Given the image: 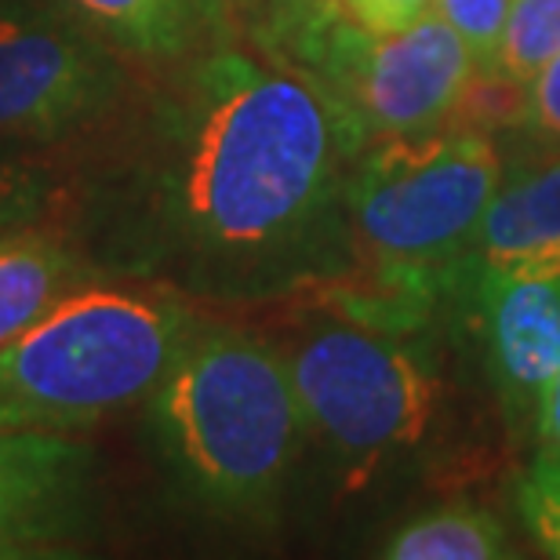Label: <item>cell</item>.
Masks as SVG:
<instances>
[{
	"label": "cell",
	"instance_id": "cell-9",
	"mask_svg": "<svg viewBox=\"0 0 560 560\" xmlns=\"http://www.w3.org/2000/svg\"><path fill=\"white\" fill-rule=\"evenodd\" d=\"M488 372L513 425H532L560 372V277L477 270Z\"/></svg>",
	"mask_w": 560,
	"mask_h": 560
},
{
	"label": "cell",
	"instance_id": "cell-15",
	"mask_svg": "<svg viewBox=\"0 0 560 560\" xmlns=\"http://www.w3.org/2000/svg\"><path fill=\"white\" fill-rule=\"evenodd\" d=\"M62 197H66L62 167L40 164L37 156L0 161V233L55 215L62 208Z\"/></svg>",
	"mask_w": 560,
	"mask_h": 560
},
{
	"label": "cell",
	"instance_id": "cell-1",
	"mask_svg": "<svg viewBox=\"0 0 560 560\" xmlns=\"http://www.w3.org/2000/svg\"><path fill=\"white\" fill-rule=\"evenodd\" d=\"M59 219L109 277L197 302H273L353 270L331 103L280 55L200 44L92 131Z\"/></svg>",
	"mask_w": 560,
	"mask_h": 560
},
{
	"label": "cell",
	"instance_id": "cell-17",
	"mask_svg": "<svg viewBox=\"0 0 560 560\" xmlns=\"http://www.w3.org/2000/svg\"><path fill=\"white\" fill-rule=\"evenodd\" d=\"M517 510L524 528L535 535L546 557H560V469L539 463L521 477Z\"/></svg>",
	"mask_w": 560,
	"mask_h": 560
},
{
	"label": "cell",
	"instance_id": "cell-7",
	"mask_svg": "<svg viewBox=\"0 0 560 560\" xmlns=\"http://www.w3.org/2000/svg\"><path fill=\"white\" fill-rule=\"evenodd\" d=\"M131 92V62L59 4L0 0V161L88 139Z\"/></svg>",
	"mask_w": 560,
	"mask_h": 560
},
{
	"label": "cell",
	"instance_id": "cell-19",
	"mask_svg": "<svg viewBox=\"0 0 560 560\" xmlns=\"http://www.w3.org/2000/svg\"><path fill=\"white\" fill-rule=\"evenodd\" d=\"M339 11L368 33H397L433 11V0H339Z\"/></svg>",
	"mask_w": 560,
	"mask_h": 560
},
{
	"label": "cell",
	"instance_id": "cell-2",
	"mask_svg": "<svg viewBox=\"0 0 560 560\" xmlns=\"http://www.w3.org/2000/svg\"><path fill=\"white\" fill-rule=\"evenodd\" d=\"M142 408L183 495L226 521L273 517L310 436L277 342L200 320Z\"/></svg>",
	"mask_w": 560,
	"mask_h": 560
},
{
	"label": "cell",
	"instance_id": "cell-11",
	"mask_svg": "<svg viewBox=\"0 0 560 560\" xmlns=\"http://www.w3.org/2000/svg\"><path fill=\"white\" fill-rule=\"evenodd\" d=\"M98 277L109 273L98 270L77 233L59 219V211L4 230L0 233V346L19 339L70 291Z\"/></svg>",
	"mask_w": 560,
	"mask_h": 560
},
{
	"label": "cell",
	"instance_id": "cell-16",
	"mask_svg": "<svg viewBox=\"0 0 560 560\" xmlns=\"http://www.w3.org/2000/svg\"><path fill=\"white\" fill-rule=\"evenodd\" d=\"M513 0H433V11L452 26L477 62L480 81L495 77V55Z\"/></svg>",
	"mask_w": 560,
	"mask_h": 560
},
{
	"label": "cell",
	"instance_id": "cell-12",
	"mask_svg": "<svg viewBox=\"0 0 560 560\" xmlns=\"http://www.w3.org/2000/svg\"><path fill=\"white\" fill-rule=\"evenodd\" d=\"M131 66L161 70L208 40L219 0H51Z\"/></svg>",
	"mask_w": 560,
	"mask_h": 560
},
{
	"label": "cell",
	"instance_id": "cell-13",
	"mask_svg": "<svg viewBox=\"0 0 560 560\" xmlns=\"http://www.w3.org/2000/svg\"><path fill=\"white\" fill-rule=\"evenodd\" d=\"M389 560H499L513 557L502 521L474 502L425 510L383 542Z\"/></svg>",
	"mask_w": 560,
	"mask_h": 560
},
{
	"label": "cell",
	"instance_id": "cell-4",
	"mask_svg": "<svg viewBox=\"0 0 560 560\" xmlns=\"http://www.w3.org/2000/svg\"><path fill=\"white\" fill-rule=\"evenodd\" d=\"M306 433L361 488L386 458L422 444L441 405L433 357L372 320L310 317L284 342Z\"/></svg>",
	"mask_w": 560,
	"mask_h": 560
},
{
	"label": "cell",
	"instance_id": "cell-5",
	"mask_svg": "<svg viewBox=\"0 0 560 560\" xmlns=\"http://www.w3.org/2000/svg\"><path fill=\"white\" fill-rule=\"evenodd\" d=\"M502 172L495 139L474 125L372 142L346 178L357 255L400 273L458 262L474 252Z\"/></svg>",
	"mask_w": 560,
	"mask_h": 560
},
{
	"label": "cell",
	"instance_id": "cell-20",
	"mask_svg": "<svg viewBox=\"0 0 560 560\" xmlns=\"http://www.w3.org/2000/svg\"><path fill=\"white\" fill-rule=\"evenodd\" d=\"M535 444H539V463L560 469V372L546 389L539 416H535Z\"/></svg>",
	"mask_w": 560,
	"mask_h": 560
},
{
	"label": "cell",
	"instance_id": "cell-3",
	"mask_svg": "<svg viewBox=\"0 0 560 560\" xmlns=\"http://www.w3.org/2000/svg\"><path fill=\"white\" fill-rule=\"evenodd\" d=\"M200 320L197 299L156 280L70 291L0 346V430L81 436L145 405Z\"/></svg>",
	"mask_w": 560,
	"mask_h": 560
},
{
	"label": "cell",
	"instance_id": "cell-18",
	"mask_svg": "<svg viewBox=\"0 0 560 560\" xmlns=\"http://www.w3.org/2000/svg\"><path fill=\"white\" fill-rule=\"evenodd\" d=\"M521 125L546 150H560V55L521 88Z\"/></svg>",
	"mask_w": 560,
	"mask_h": 560
},
{
	"label": "cell",
	"instance_id": "cell-8",
	"mask_svg": "<svg viewBox=\"0 0 560 560\" xmlns=\"http://www.w3.org/2000/svg\"><path fill=\"white\" fill-rule=\"evenodd\" d=\"M98 452L81 436L0 430V560L81 557L95 539Z\"/></svg>",
	"mask_w": 560,
	"mask_h": 560
},
{
	"label": "cell",
	"instance_id": "cell-6",
	"mask_svg": "<svg viewBox=\"0 0 560 560\" xmlns=\"http://www.w3.org/2000/svg\"><path fill=\"white\" fill-rule=\"evenodd\" d=\"M273 55L320 88L353 153L455 125L480 81L474 55L436 11L397 33H368L335 15Z\"/></svg>",
	"mask_w": 560,
	"mask_h": 560
},
{
	"label": "cell",
	"instance_id": "cell-10",
	"mask_svg": "<svg viewBox=\"0 0 560 560\" xmlns=\"http://www.w3.org/2000/svg\"><path fill=\"white\" fill-rule=\"evenodd\" d=\"M469 255L488 273L560 277V150L502 172Z\"/></svg>",
	"mask_w": 560,
	"mask_h": 560
},
{
	"label": "cell",
	"instance_id": "cell-14",
	"mask_svg": "<svg viewBox=\"0 0 560 560\" xmlns=\"http://www.w3.org/2000/svg\"><path fill=\"white\" fill-rule=\"evenodd\" d=\"M553 55H560V0H513L491 81L521 92Z\"/></svg>",
	"mask_w": 560,
	"mask_h": 560
}]
</instances>
